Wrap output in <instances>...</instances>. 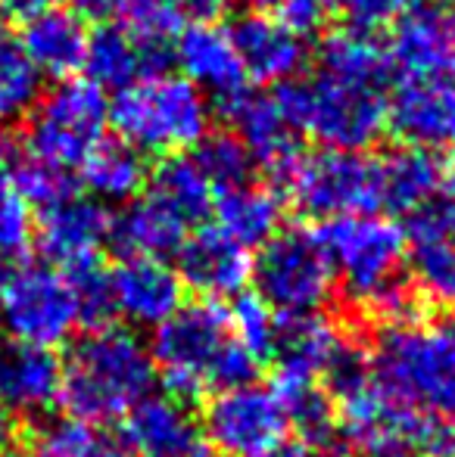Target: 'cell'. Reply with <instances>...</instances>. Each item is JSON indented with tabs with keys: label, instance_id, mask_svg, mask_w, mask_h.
I'll return each instance as SVG.
<instances>
[{
	"label": "cell",
	"instance_id": "31",
	"mask_svg": "<svg viewBox=\"0 0 455 457\" xmlns=\"http://www.w3.org/2000/svg\"><path fill=\"white\" fill-rule=\"evenodd\" d=\"M318 72L387 91L393 62H390L387 47L371 31L341 29L331 31L318 47Z\"/></svg>",
	"mask_w": 455,
	"mask_h": 457
},
{
	"label": "cell",
	"instance_id": "8",
	"mask_svg": "<svg viewBox=\"0 0 455 457\" xmlns=\"http://www.w3.org/2000/svg\"><path fill=\"white\" fill-rule=\"evenodd\" d=\"M110 100L88 79H66L38 96L25 128L29 156L60 169H79L88 153L106 137Z\"/></svg>",
	"mask_w": 455,
	"mask_h": 457
},
{
	"label": "cell",
	"instance_id": "3",
	"mask_svg": "<svg viewBox=\"0 0 455 457\" xmlns=\"http://www.w3.org/2000/svg\"><path fill=\"white\" fill-rule=\"evenodd\" d=\"M156 383L150 345L131 327L104 324L69 349L63 361L60 402L69 417L91 423H119Z\"/></svg>",
	"mask_w": 455,
	"mask_h": 457
},
{
	"label": "cell",
	"instance_id": "32",
	"mask_svg": "<svg viewBox=\"0 0 455 457\" xmlns=\"http://www.w3.org/2000/svg\"><path fill=\"white\" fill-rule=\"evenodd\" d=\"M150 184V196L156 203H163L178 221H184L188 228H200L203 218L213 212L215 190L206 181V175L200 171V165L190 156H169L159 159V165L147 178Z\"/></svg>",
	"mask_w": 455,
	"mask_h": 457
},
{
	"label": "cell",
	"instance_id": "53",
	"mask_svg": "<svg viewBox=\"0 0 455 457\" xmlns=\"http://www.w3.org/2000/svg\"><path fill=\"white\" fill-rule=\"evenodd\" d=\"M6 274H10V271H6V259H4V255H0V293H4V283H6Z\"/></svg>",
	"mask_w": 455,
	"mask_h": 457
},
{
	"label": "cell",
	"instance_id": "34",
	"mask_svg": "<svg viewBox=\"0 0 455 457\" xmlns=\"http://www.w3.org/2000/svg\"><path fill=\"white\" fill-rule=\"evenodd\" d=\"M41 96V75L25 56L19 37L0 16V119L29 112Z\"/></svg>",
	"mask_w": 455,
	"mask_h": 457
},
{
	"label": "cell",
	"instance_id": "43",
	"mask_svg": "<svg viewBox=\"0 0 455 457\" xmlns=\"http://www.w3.org/2000/svg\"><path fill=\"white\" fill-rule=\"evenodd\" d=\"M328 12L331 0H281L278 4V19L303 37L322 31L328 22Z\"/></svg>",
	"mask_w": 455,
	"mask_h": 457
},
{
	"label": "cell",
	"instance_id": "28",
	"mask_svg": "<svg viewBox=\"0 0 455 457\" xmlns=\"http://www.w3.org/2000/svg\"><path fill=\"white\" fill-rule=\"evenodd\" d=\"M215 228L225 230L231 240H237L243 249L262 246L281 230L284 221V199L268 187L249 181L231 190L215 193L213 203Z\"/></svg>",
	"mask_w": 455,
	"mask_h": 457
},
{
	"label": "cell",
	"instance_id": "33",
	"mask_svg": "<svg viewBox=\"0 0 455 457\" xmlns=\"http://www.w3.org/2000/svg\"><path fill=\"white\" fill-rule=\"evenodd\" d=\"M272 389L278 392L287 423L299 433V442L328 452V445L337 439V408L331 392L318 379L284 377V373H278Z\"/></svg>",
	"mask_w": 455,
	"mask_h": 457
},
{
	"label": "cell",
	"instance_id": "41",
	"mask_svg": "<svg viewBox=\"0 0 455 457\" xmlns=\"http://www.w3.org/2000/svg\"><path fill=\"white\" fill-rule=\"evenodd\" d=\"M35 234V221H31V205L22 199L10 175H0V255L25 253Z\"/></svg>",
	"mask_w": 455,
	"mask_h": 457
},
{
	"label": "cell",
	"instance_id": "30",
	"mask_svg": "<svg viewBox=\"0 0 455 457\" xmlns=\"http://www.w3.org/2000/svg\"><path fill=\"white\" fill-rule=\"evenodd\" d=\"M81 184L91 190L97 203H131L144 193L150 169L147 159L125 140H100L88 159L79 165Z\"/></svg>",
	"mask_w": 455,
	"mask_h": 457
},
{
	"label": "cell",
	"instance_id": "20",
	"mask_svg": "<svg viewBox=\"0 0 455 457\" xmlns=\"http://www.w3.org/2000/svg\"><path fill=\"white\" fill-rule=\"evenodd\" d=\"M175 66V44L138 41L119 22H104L88 35L85 72L100 91H122L140 79H156Z\"/></svg>",
	"mask_w": 455,
	"mask_h": 457
},
{
	"label": "cell",
	"instance_id": "9",
	"mask_svg": "<svg viewBox=\"0 0 455 457\" xmlns=\"http://www.w3.org/2000/svg\"><path fill=\"white\" fill-rule=\"evenodd\" d=\"M249 280L274 314L322 312L334 293V268L309 230H278L259 246Z\"/></svg>",
	"mask_w": 455,
	"mask_h": 457
},
{
	"label": "cell",
	"instance_id": "37",
	"mask_svg": "<svg viewBox=\"0 0 455 457\" xmlns=\"http://www.w3.org/2000/svg\"><path fill=\"white\" fill-rule=\"evenodd\" d=\"M119 16L122 29L147 44H175L188 19L178 0H125Z\"/></svg>",
	"mask_w": 455,
	"mask_h": 457
},
{
	"label": "cell",
	"instance_id": "38",
	"mask_svg": "<svg viewBox=\"0 0 455 457\" xmlns=\"http://www.w3.org/2000/svg\"><path fill=\"white\" fill-rule=\"evenodd\" d=\"M231 330H234L237 343L256 358V361H265L272 358L274 345V327H278V314L265 305L256 293H237L234 302L228 308Z\"/></svg>",
	"mask_w": 455,
	"mask_h": 457
},
{
	"label": "cell",
	"instance_id": "42",
	"mask_svg": "<svg viewBox=\"0 0 455 457\" xmlns=\"http://www.w3.org/2000/svg\"><path fill=\"white\" fill-rule=\"evenodd\" d=\"M337 6H343L350 29L377 31L396 22L406 10H412L415 0H337Z\"/></svg>",
	"mask_w": 455,
	"mask_h": 457
},
{
	"label": "cell",
	"instance_id": "7",
	"mask_svg": "<svg viewBox=\"0 0 455 457\" xmlns=\"http://www.w3.org/2000/svg\"><path fill=\"white\" fill-rule=\"evenodd\" d=\"M281 181L287 199L316 221L381 209V169L365 150L318 146L316 153H299Z\"/></svg>",
	"mask_w": 455,
	"mask_h": 457
},
{
	"label": "cell",
	"instance_id": "2",
	"mask_svg": "<svg viewBox=\"0 0 455 457\" xmlns=\"http://www.w3.org/2000/svg\"><path fill=\"white\" fill-rule=\"evenodd\" d=\"M165 395L190 404L231 386L253 383L256 361L231 330L228 308L215 299L184 302L156 327L150 345Z\"/></svg>",
	"mask_w": 455,
	"mask_h": 457
},
{
	"label": "cell",
	"instance_id": "21",
	"mask_svg": "<svg viewBox=\"0 0 455 457\" xmlns=\"http://www.w3.org/2000/svg\"><path fill=\"white\" fill-rule=\"evenodd\" d=\"M352 345L356 343L346 337L343 327L322 312L278 314L272 358L278 364V373H284V377H303L322 383Z\"/></svg>",
	"mask_w": 455,
	"mask_h": 457
},
{
	"label": "cell",
	"instance_id": "1",
	"mask_svg": "<svg viewBox=\"0 0 455 457\" xmlns=\"http://www.w3.org/2000/svg\"><path fill=\"white\" fill-rule=\"evenodd\" d=\"M346 295L381 324L418 318V289L406 280V228L383 215H343L316 230Z\"/></svg>",
	"mask_w": 455,
	"mask_h": 457
},
{
	"label": "cell",
	"instance_id": "49",
	"mask_svg": "<svg viewBox=\"0 0 455 457\" xmlns=\"http://www.w3.org/2000/svg\"><path fill=\"white\" fill-rule=\"evenodd\" d=\"M328 452H322V448H312V445H306V442H281L278 448H272L265 457H324Z\"/></svg>",
	"mask_w": 455,
	"mask_h": 457
},
{
	"label": "cell",
	"instance_id": "48",
	"mask_svg": "<svg viewBox=\"0 0 455 457\" xmlns=\"http://www.w3.org/2000/svg\"><path fill=\"white\" fill-rule=\"evenodd\" d=\"M0 4H4V10L10 12V16L31 19V16H38V12L56 10V6H60V0H0Z\"/></svg>",
	"mask_w": 455,
	"mask_h": 457
},
{
	"label": "cell",
	"instance_id": "51",
	"mask_svg": "<svg viewBox=\"0 0 455 457\" xmlns=\"http://www.w3.org/2000/svg\"><path fill=\"white\" fill-rule=\"evenodd\" d=\"M240 4H243V6H249L253 12H268L272 6H278L281 0H240Z\"/></svg>",
	"mask_w": 455,
	"mask_h": 457
},
{
	"label": "cell",
	"instance_id": "26",
	"mask_svg": "<svg viewBox=\"0 0 455 457\" xmlns=\"http://www.w3.org/2000/svg\"><path fill=\"white\" fill-rule=\"evenodd\" d=\"M88 35L91 31L85 29V19L56 6V10L22 19L19 44L41 79L66 81L85 66Z\"/></svg>",
	"mask_w": 455,
	"mask_h": 457
},
{
	"label": "cell",
	"instance_id": "5",
	"mask_svg": "<svg viewBox=\"0 0 455 457\" xmlns=\"http://www.w3.org/2000/svg\"><path fill=\"white\" fill-rule=\"evenodd\" d=\"M110 125L140 156H181L194 150L213 128V103L184 75H156L115 91Z\"/></svg>",
	"mask_w": 455,
	"mask_h": 457
},
{
	"label": "cell",
	"instance_id": "36",
	"mask_svg": "<svg viewBox=\"0 0 455 457\" xmlns=\"http://www.w3.org/2000/svg\"><path fill=\"white\" fill-rule=\"evenodd\" d=\"M29 457H110V448L91 423L79 417H60L38 429Z\"/></svg>",
	"mask_w": 455,
	"mask_h": 457
},
{
	"label": "cell",
	"instance_id": "18",
	"mask_svg": "<svg viewBox=\"0 0 455 457\" xmlns=\"http://www.w3.org/2000/svg\"><path fill=\"white\" fill-rule=\"evenodd\" d=\"M178 277L184 287L200 293V299H228L243 293L253 271V255L237 240H231L225 230L215 224H200L194 234L184 237L175 253Z\"/></svg>",
	"mask_w": 455,
	"mask_h": 457
},
{
	"label": "cell",
	"instance_id": "45",
	"mask_svg": "<svg viewBox=\"0 0 455 457\" xmlns=\"http://www.w3.org/2000/svg\"><path fill=\"white\" fill-rule=\"evenodd\" d=\"M421 212H425L427 221H431L434 228L446 237V240L455 243V178L450 181V187L443 190V196H440L434 205H427V209H421Z\"/></svg>",
	"mask_w": 455,
	"mask_h": 457
},
{
	"label": "cell",
	"instance_id": "24",
	"mask_svg": "<svg viewBox=\"0 0 455 457\" xmlns=\"http://www.w3.org/2000/svg\"><path fill=\"white\" fill-rule=\"evenodd\" d=\"M122 442L134 457H184L200 445L188 404L172 395H147L122 417Z\"/></svg>",
	"mask_w": 455,
	"mask_h": 457
},
{
	"label": "cell",
	"instance_id": "29",
	"mask_svg": "<svg viewBox=\"0 0 455 457\" xmlns=\"http://www.w3.org/2000/svg\"><path fill=\"white\" fill-rule=\"evenodd\" d=\"M406 240L418 295L446 312H455V243L427 221L425 212L412 215Z\"/></svg>",
	"mask_w": 455,
	"mask_h": 457
},
{
	"label": "cell",
	"instance_id": "19",
	"mask_svg": "<svg viewBox=\"0 0 455 457\" xmlns=\"http://www.w3.org/2000/svg\"><path fill=\"white\" fill-rule=\"evenodd\" d=\"M222 109L228 115L231 134L243 144L256 169L284 178L287 169L299 159V134L281 112L274 94L240 91L222 103Z\"/></svg>",
	"mask_w": 455,
	"mask_h": 457
},
{
	"label": "cell",
	"instance_id": "54",
	"mask_svg": "<svg viewBox=\"0 0 455 457\" xmlns=\"http://www.w3.org/2000/svg\"><path fill=\"white\" fill-rule=\"evenodd\" d=\"M427 4H443V6H455V0H427Z\"/></svg>",
	"mask_w": 455,
	"mask_h": 457
},
{
	"label": "cell",
	"instance_id": "27",
	"mask_svg": "<svg viewBox=\"0 0 455 457\" xmlns=\"http://www.w3.org/2000/svg\"><path fill=\"white\" fill-rule=\"evenodd\" d=\"M188 230H190L188 224L178 221L163 203H156L147 193V196L125 203V209L113 215L110 243L122 253V259H128V255L169 259V255L178 253Z\"/></svg>",
	"mask_w": 455,
	"mask_h": 457
},
{
	"label": "cell",
	"instance_id": "46",
	"mask_svg": "<svg viewBox=\"0 0 455 457\" xmlns=\"http://www.w3.org/2000/svg\"><path fill=\"white\" fill-rule=\"evenodd\" d=\"M69 4L75 16L91 19V22H110L113 16H119L125 0H69Z\"/></svg>",
	"mask_w": 455,
	"mask_h": 457
},
{
	"label": "cell",
	"instance_id": "23",
	"mask_svg": "<svg viewBox=\"0 0 455 457\" xmlns=\"http://www.w3.org/2000/svg\"><path fill=\"white\" fill-rule=\"evenodd\" d=\"M63 361L54 349L0 339V411L13 417H41L60 402Z\"/></svg>",
	"mask_w": 455,
	"mask_h": 457
},
{
	"label": "cell",
	"instance_id": "40",
	"mask_svg": "<svg viewBox=\"0 0 455 457\" xmlns=\"http://www.w3.org/2000/svg\"><path fill=\"white\" fill-rule=\"evenodd\" d=\"M72 283L75 302H79L81 324L88 327H104L106 318L113 314V299H110V271L100 268V262H85L75 265L69 271H63Z\"/></svg>",
	"mask_w": 455,
	"mask_h": 457
},
{
	"label": "cell",
	"instance_id": "56",
	"mask_svg": "<svg viewBox=\"0 0 455 457\" xmlns=\"http://www.w3.org/2000/svg\"><path fill=\"white\" fill-rule=\"evenodd\" d=\"M110 457H122V454H113V452H110Z\"/></svg>",
	"mask_w": 455,
	"mask_h": 457
},
{
	"label": "cell",
	"instance_id": "55",
	"mask_svg": "<svg viewBox=\"0 0 455 457\" xmlns=\"http://www.w3.org/2000/svg\"><path fill=\"white\" fill-rule=\"evenodd\" d=\"M331 6H337V0H331Z\"/></svg>",
	"mask_w": 455,
	"mask_h": 457
},
{
	"label": "cell",
	"instance_id": "14",
	"mask_svg": "<svg viewBox=\"0 0 455 457\" xmlns=\"http://www.w3.org/2000/svg\"><path fill=\"white\" fill-rule=\"evenodd\" d=\"M110 299L128 327L156 330L184 305V283L165 259L128 255L110 271Z\"/></svg>",
	"mask_w": 455,
	"mask_h": 457
},
{
	"label": "cell",
	"instance_id": "13",
	"mask_svg": "<svg viewBox=\"0 0 455 457\" xmlns=\"http://www.w3.org/2000/svg\"><path fill=\"white\" fill-rule=\"evenodd\" d=\"M387 54L406 79L455 81V6L415 4L393 22Z\"/></svg>",
	"mask_w": 455,
	"mask_h": 457
},
{
	"label": "cell",
	"instance_id": "47",
	"mask_svg": "<svg viewBox=\"0 0 455 457\" xmlns=\"http://www.w3.org/2000/svg\"><path fill=\"white\" fill-rule=\"evenodd\" d=\"M184 16H194L197 22H215L231 6V0H178Z\"/></svg>",
	"mask_w": 455,
	"mask_h": 457
},
{
	"label": "cell",
	"instance_id": "17",
	"mask_svg": "<svg viewBox=\"0 0 455 457\" xmlns=\"http://www.w3.org/2000/svg\"><path fill=\"white\" fill-rule=\"evenodd\" d=\"M231 41L237 47L247 79L262 85H287L297 81L309 62V44L303 35L287 29L272 12H243L231 22Z\"/></svg>",
	"mask_w": 455,
	"mask_h": 457
},
{
	"label": "cell",
	"instance_id": "50",
	"mask_svg": "<svg viewBox=\"0 0 455 457\" xmlns=\"http://www.w3.org/2000/svg\"><path fill=\"white\" fill-rule=\"evenodd\" d=\"M13 165H16V146H13V140L0 131V175H6Z\"/></svg>",
	"mask_w": 455,
	"mask_h": 457
},
{
	"label": "cell",
	"instance_id": "4",
	"mask_svg": "<svg viewBox=\"0 0 455 457\" xmlns=\"http://www.w3.org/2000/svg\"><path fill=\"white\" fill-rule=\"evenodd\" d=\"M368 361L375 383L402 404L455 420V318L383 324Z\"/></svg>",
	"mask_w": 455,
	"mask_h": 457
},
{
	"label": "cell",
	"instance_id": "10",
	"mask_svg": "<svg viewBox=\"0 0 455 457\" xmlns=\"http://www.w3.org/2000/svg\"><path fill=\"white\" fill-rule=\"evenodd\" d=\"M0 324L10 339L41 349L69 343L81 324L69 277L50 265H22L6 274L0 293Z\"/></svg>",
	"mask_w": 455,
	"mask_h": 457
},
{
	"label": "cell",
	"instance_id": "12",
	"mask_svg": "<svg viewBox=\"0 0 455 457\" xmlns=\"http://www.w3.org/2000/svg\"><path fill=\"white\" fill-rule=\"evenodd\" d=\"M291 433L272 386L240 383L213 392L203 408V436L219 457H265Z\"/></svg>",
	"mask_w": 455,
	"mask_h": 457
},
{
	"label": "cell",
	"instance_id": "35",
	"mask_svg": "<svg viewBox=\"0 0 455 457\" xmlns=\"http://www.w3.org/2000/svg\"><path fill=\"white\" fill-rule=\"evenodd\" d=\"M194 162L200 165V171L206 175V181L213 184L215 193L256 181V162L249 159V153L243 150V144L231 131H219V134L209 131L197 144Z\"/></svg>",
	"mask_w": 455,
	"mask_h": 457
},
{
	"label": "cell",
	"instance_id": "39",
	"mask_svg": "<svg viewBox=\"0 0 455 457\" xmlns=\"http://www.w3.org/2000/svg\"><path fill=\"white\" fill-rule=\"evenodd\" d=\"M13 184L22 193V199L29 205H38V209H47V205H56L63 199L75 196V178L69 169H60V165H50L44 159H22L19 165H13Z\"/></svg>",
	"mask_w": 455,
	"mask_h": 457
},
{
	"label": "cell",
	"instance_id": "15",
	"mask_svg": "<svg viewBox=\"0 0 455 457\" xmlns=\"http://www.w3.org/2000/svg\"><path fill=\"white\" fill-rule=\"evenodd\" d=\"M110 209L94 196H69L56 205L41 209L35 221V240L44 259L60 265L63 271L97 259L110 243Z\"/></svg>",
	"mask_w": 455,
	"mask_h": 457
},
{
	"label": "cell",
	"instance_id": "11",
	"mask_svg": "<svg viewBox=\"0 0 455 457\" xmlns=\"http://www.w3.org/2000/svg\"><path fill=\"white\" fill-rule=\"evenodd\" d=\"M337 439L358 457H418L425 417L365 377L334 392Z\"/></svg>",
	"mask_w": 455,
	"mask_h": 457
},
{
	"label": "cell",
	"instance_id": "16",
	"mask_svg": "<svg viewBox=\"0 0 455 457\" xmlns=\"http://www.w3.org/2000/svg\"><path fill=\"white\" fill-rule=\"evenodd\" d=\"M387 128L406 146L455 150V81L406 79L387 100Z\"/></svg>",
	"mask_w": 455,
	"mask_h": 457
},
{
	"label": "cell",
	"instance_id": "22",
	"mask_svg": "<svg viewBox=\"0 0 455 457\" xmlns=\"http://www.w3.org/2000/svg\"><path fill=\"white\" fill-rule=\"evenodd\" d=\"M175 66L181 75L215 103L247 91V69H243L228 29L215 22L184 25L175 37Z\"/></svg>",
	"mask_w": 455,
	"mask_h": 457
},
{
	"label": "cell",
	"instance_id": "25",
	"mask_svg": "<svg viewBox=\"0 0 455 457\" xmlns=\"http://www.w3.org/2000/svg\"><path fill=\"white\" fill-rule=\"evenodd\" d=\"M377 169H381V205L402 215H415L434 205L452 181L450 165L440 153L406 144L377 159Z\"/></svg>",
	"mask_w": 455,
	"mask_h": 457
},
{
	"label": "cell",
	"instance_id": "52",
	"mask_svg": "<svg viewBox=\"0 0 455 457\" xmlns=\"http://www.w3.org/2000/svg\"><path fill=\"white\" fill-rule=\"evenodd\" d=\"M10 436H13V429H10V414H4V411H0V452L6 448Z\"/></svg>",
	"mask_w": 455,
	"mask_h": 457
},
{
	"label": "cell",
	"instance_id": "6",
	"mask_svg": "<svg viewBox=\"0 0 455 457\" xmlns=\"http://www.w3.org/2000/svg\"><path fill=\"white\" fill-rule=\"evenodd\" d=\"M281 112L297 134H309L328 150H365L387 128V91L316 72L274 91Z\"/></svg>",
	"mask_w": 455,
	"mask_h": 457
},
{
	"label": "cell",
	"instance_id": "44",
	"mask_svg": "<svg viewBox=\"0 0 455 457\" xmlns=\"http://www.w3.org/2000/svg\"><path fill=\"white\" fill-rule=\"evenodd\" d=\"M418 457H455V420L425 417L418 439Z\"/></svg>",
	"mask_w": 455,
	"mask_h": 457
}]
</instances>
